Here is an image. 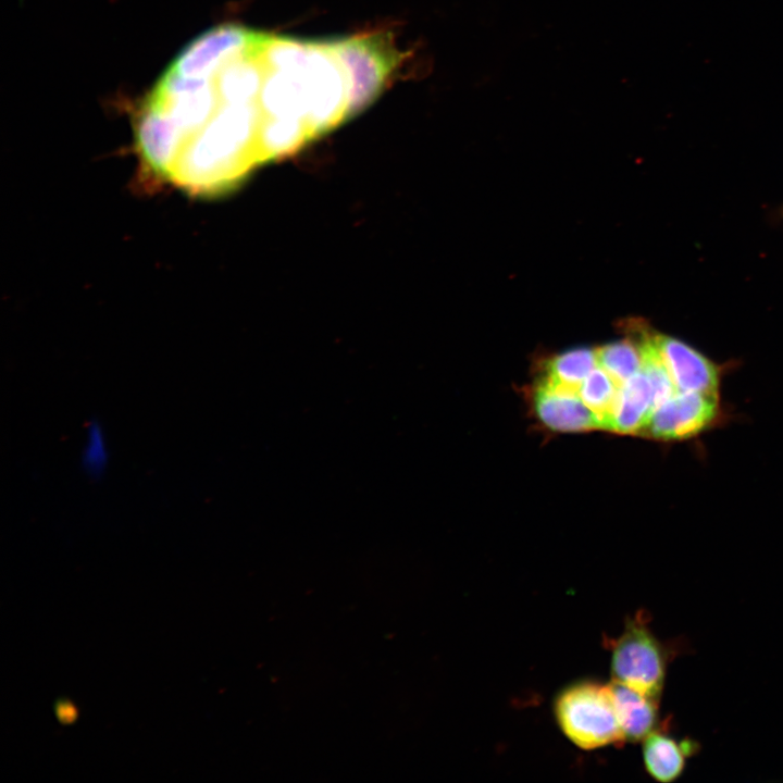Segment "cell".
<instances>
[{
	"label": "cell",
	"instance_id": "cell-5",
	"mask_svg": "<svg viewBox=\"0 0 783 783\" xmlns=\"http://www.w3.org/2000/svg\"><path fill=\"white\" fill-rule=\"evenodd\" d=\"M256 33L236 25L214 27L187 45L169 70L185 77L213 79L223 65L247 51Z\"/></svg>",
	"mask_w": 783,
	"mask_h": 783
},
{
	"label": "cell",
	"instance_id": "cell-12",
	"mask_svg": "<svg viewBox=\"0 0 783 783\" xmlns=\"http://www.w3.org/2000/svg\"><path fill=\"white\" fill-rule=\"evenodd\" d=\"M654 409L652 386L642 369L619 388L611 431L620 434L643 432Z\"/></svg>",
	"mask_w": 783,
	"mask_h": 783
},
{
	"label": "cell",
	"instance_id": "cell-14",
	"mask_svg": "<svg viewBox=\"0 0 783 783\" xmlns=\"http://www.w3.org/2000/svg\"><path fill=\"white\" fill-rule=\"evenodd\" d=\"M619 388L600 366H596L579 388L582 401L595 413L600 428L611 430Z\"/></svg>",
	"mask_w": 783,
	"mask_h": 783
},
{
	"label": "cell",
	"instance_id": "cell-6",
	"mask_svg": "<svg viewBox=\"0 0 783 783\" xmlns=\"http://www.w3.org/2000/svg\"><path fill=\"white\" fill-rule=\"evenodd\" d=\"M718 414V394L678 390L652 411L643 432L662 440L686 439L711 426Z\"/></svg>",
	"mask_w": 783,
	"mask_h": 783
},
{
	"label": "cell",
	"instance_id": "cell-7",
	"mask_svg": "<svg viewBox=\"0 0 783 783\" xmlns=\"http://www.w3.org/2000/svg\"><path fill=\"white\" fill-rule=\"evenodd\" d=\"M135 125L141 158L152 171L167 178L183 148L179 130L149 97L141 103Z\"/></svg>",
	"mask_w": 783,
	"mask_h": 783
},
{
	"label": "cell",
	"instance_id": "cell-2",
	"mask_svg": "<svg viewBox=\"0 0 783 783\" xmlns=\"http://www.w3.org/2000/svg\"><path fill=\"white\" fill-rule=\"evenodd\" d=\"M554 712L563 734L580 748L625 743L609 684L585 681L564 688Z\"/></svg>",
	"mask_w": 783,
	"mask_h": 783
},
{
	"label": "cell",
	"instance_id": "cell-3",
	"mask_svg": "<svg viewBox=\"0 0 783 783\" xmlns=\"http://www.w3.org/2000/svg\"><path fill=\"white\" fill-rule=\"evenodd\" d=\"M332 42L349 77L351 117L382 92L399 62V53L383 34L332 38Z\"/></svg>",
	"mask_w": 783,
	"mask_h": 783
},
{
	"label": "cell",
	"instance_id": "cell-17",
	"mask_svg": "<svg viewBox=\"0 0 783 783\" xmlns=\"http://www.w3.org/2000/svg\"><path fill=\"white\" fill-rule=\"evenodd\" d=\"M57 714L62 722H71L76 716L74 708L63 703L58 705Z\"/></svg>",
	"mask_w": 783,
	"mask_h": 783
},
{
	"label": "cell",
	"instance_id": "cell-15",
	"mask_svg": "<svg viewBox=\"0 0 783 783\" xmlns=\"http://www.w3.org/2000/svg\"><path fill=\"white\" fill-rule=\"evenodd\" d=\"M596 356L598 366L620 386L643 368V351L638 336L636 339L607 344L596 349Z\"/></svg>",
	"mask_w": 783,
	"mask_h": 783
},
{
	"label": "cell",
	"instance_id": "cell-4",
	"mask_svg": "<svg viewBox=\"0 0 783 783\" xmlns=\"http://www.w3.org/2000/svg\"><path fill=\"white\" fill-rule=\"evenodd\" d=\"M148 97L171 117L183 137V147L221 104L213 79L185 77L169 69Z\"/></svg>",
	"mask_w": 783,
	"mask_h": 783
},
{
	"label": "cell",
	"instance_id": "cell-1",
	"mask_svg": "<svg viewBox=\"0 0 783 783\" xmlns=\"http://www.w3.org/2000/svg\"><path fill=\"white\" fill-rule=\"evenodd\" d=\"M607 644L612 680L660 701L668 664L678 650L656 637L647 612L627 618L622 633Z\"/></svg>",
	"mask_w": 783,
	"mask_h": 783
},
{
	"label": "cell",
	"instance_id": "cell-8",
	"mask_svg": "<svg viewBox=\"0 0 783 783\" xmlns=\"http://www.w3.org/2000/svg\"><path fill=\"white\" fill-rule=\"evenodd\" d=\"M657 344L676 390L718 394L721 373L712 361L670 336L657 334Z\"/></svg>",
	"mask_w": 783,
	"mask_h": 783
},
{
	"label": "cell",
	"instance_id": "cell-13",
	"mask_svg": "<svg viewBox=\"0 0 783 783\" xmlns=\"http://www.w3.org/2000/svg\"><path fill=\"white\" fill-rule=\"evenodd\" d=\"M596 350L587 348L571 349L550 359L543 380L548 383L579 393L581 384L596 368Z\"/></svg>",
	"mask_w": 783,
	"mask_h": 783
},
{
	"label": "cell",
	"instance_id": "cell-11",
	"mask_svg": "<svg viewBox=\"0 0 783 783\" xmlns=\"http://www.w3.org/2000/svg\"><path fill=\"white\" fill-rule=\"evenodd\" d=\"M608 684L625 742H643L663 725L659 719L660 701L617 681L611 680Z\"/></svg>",
	"mask_w": 783,
	"mask_h": 783
},
{
	"label": "cell",
	"instance_id": "cell-16",
	"mask_svg": "<svg viewBox=\"0 0 783 783\" xmlns=\"http://www.w3.org/2000/svg\"><path fill=\"white\" fill-rule=\"evenodd\" d=\"M110 449L108 437L102 425L90 422L84 433L80 464L85 473L91 477L102 475L108 467Z\"/></svg>",
	"mask_w": 783,
	"mask_h": 783
},
{
	"label": "cell",
	"instance_id": "cell-9",
	"mask_svg": "<svg viewBox=\"0 0 783 783\" xmlns=\"http://www.w3.org/2000/svg\"><path fill=\"white\" fill-rule=\"evenodd\" d=\"M533 403L540 421L562 432L599 427L595 413L582 401L577 391L540 380L533 393Z\"/></svg>",
	"mask_w": 783,
	"mask_h": 783
},
{
	"label": "cell",
	"instance_id": "cell-10",
	"mask_svg": "<svg viewBox=\"0 0 783 783\" xmlns=\"http://www.w3.org/2000/svg\"><path fill=\"white\" fill-rule=\"evenodd\" d=\"M699 749L697 741L688 737L676 739L662 725L643 741L644 766L655 781L671 783L682 775L687 759Z\"/></svg>",
	"mask_w": 783,
	"mask_h": 783
}]
</instances>
